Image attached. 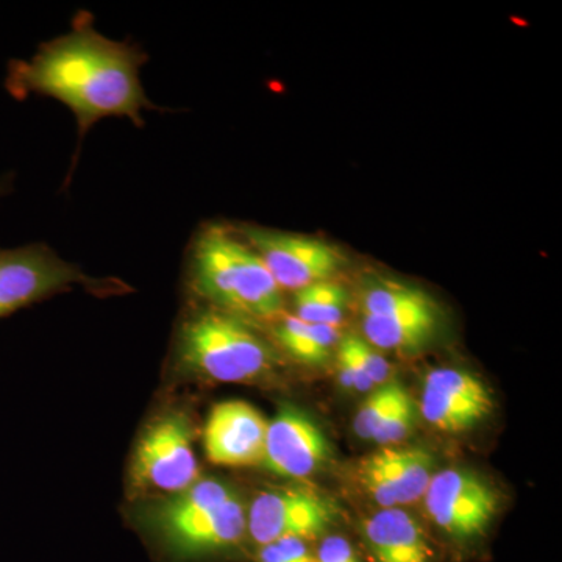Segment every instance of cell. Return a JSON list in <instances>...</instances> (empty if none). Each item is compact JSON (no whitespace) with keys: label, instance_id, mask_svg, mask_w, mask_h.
Segmentation results:
<instances>
[{"label":"cell","instance_id":"6da1fadb","mask_svg":"<svg viewBox=\"0 0 562 562\" xmlns=\"http://www.w3.org/2000/svg\"><path fill=\"white\" fill-rule=\"evenodd\" d=\"M147 61L138 44L106 38L95 31L92 14L79 11L69 33L40 44L31 60L9 63L5 90L16 101L36 94L65 103L76 116L80 150L95 122L127 117L140 128L144 110L162 111L140 83Z\"/></svg>","mask_w":562,"mask_h":562},{"label":"cell","instance_id":"7a4b0ae2","mask_svg":"<svg viewBox=\"0 0 562 562\" xmlns=\"http://www.w3.org/2000/svg\"><path fill=\"white\" fill-rule=\"evenodd\" d=\"M192 292L211 308L243 319H276L283 308L277 281L241 236L221 225L195 233L188 254Z\"/></svg>","mask_w":562,"mask_h":562},{"label":"cell","instance_id":"3957f363","mask_svg":"<svg viewBox=\"0 0 562 562\" xmlns=\"http://www.w3.org/2000/svg\"><path fill=\"white\" fill-rule=\"evenodd\" d=\"M176 361L179 371L198 379L247 383L272 373L279 355L243 317L210 306L180 325Z\"/></svg>","mask_w":562,"mask_h":562},{"label":"cell","instance_id":"277c9868","mask_svg":"<svg viewBox=\"0 0 562 562\" xmlns=\"http://www.w3.org/2000/svg\"><path fill=\"white\" fill-rule=\"evenodd\" d=\"M155 530L176 557H209L232 549L247 532L241 498L220 480H199L151 509Z\"/></svg>","mask_w":562,"mask_h":562},{"label":"cell","instance_id":"5b68a950","mask_svg":"<svg viewBox=\"0 0 562 562\" xmlns=\"http://www.w3.org/2000/svg\"><path fill=\"white\" fill-rule=\"evenodd\" d=\"M80 284L105 292L120 283L91 279L47 244L0 249V319Z\"/></svg>","mask_w":562,"mask_h":562},{"label":"cell","instance_id":"8992f818","mask_svg":"<svg viewBox=\"0 0 562 562\" xmlns=\"http://www.w3.org/2000/svg\"><path fill=\"white\" fill-rule=\"evenodd\" d=\"M438 324V306L419 288L380 280L362 295V331L375 349H420Z\"/></svg>","mask_w":562,"mask_h":562},{"label":"cell","instance_id":"52a82bcc","mask_svg":"<svg viewBox=\"0 0 562 562\" xmlns=\"http://www.w3.org/2000/svg\"><path fill=\"white\" fill-rule=\"evenodd\" d=\"M136 486L179 494L199 482L190 420L180 413L160 417L144 431L132 461Z\"/></svg>","mask_w":562,"mask_h":562},{"label":"cell","instance_id":"ba28073f","mask_svg":"<svg viewBox=\"0 0 562 562\" xmlns=\"http://www.w3.org/2000/svg\"><path fill=\"white\" fill-rule=\"evenodd\" d=\"M260 255L281 291H301L330 279L342 265V255L330 244L294 233L246 225L236 231Z\"/></svg>","mask_w":562,"mask_h":562},{"label":"cell","instance_id":"9c48e42d","mask_svg":"<svg viewBox=\"0 0 562 562\" xmlns=\"http://www.w3.org/2000/svg\"><path fill=\"white\" fill-rule=\"evenodd\" d=\"M432 522L454 539L483 535L498 508V497L479 475L446 469L431 476L424 495Z\"/></svg>","mask_w":562,"mask_h":562},{"label":"cell","instance_id":"30bf717a","mask_svg":"<svg viewBox=\"0 0 562 562\" xmlns=\"http://www.w3.org/2000/svg\"><path fill=\"white\" fill-rule=\"evenodd\" d=\"M336 508L313 491L272 490L255 498L247 513V532L260 546L280 539L314 538L335 522Z\"/></svg>","mask_w":562,"mask_h":562},{"label":"cell","instance_id":"8fae6325","mask_svg":"<svg viewBox=\"0 0 562 562\" xmlns=\"http://www.w3.org/2000/svg\"><path fill=\"white\" fill-rule=\"evenodd\" d=\"M492 408L490 390L471 372L441 368L425 379L420 413L436 430L453 435L471 430L490 416Z\"/></svg>","mask_w":562,"mask_h":562},{"label":"cell","instance_id":"7c38bea8","mask_svg":"<svg viewBox=\"0 0 562 562\" xmlns=\"http://www.w3.org/2000/svg\"><path fill=\"white\" fill-rule=\"evenodd\" d=\"M432 464L424 449H383L358 464V483L382 508H401L424 498Z\"/></svg>","mask_w":562,"mask_h":562},{"label":"cell","instance_id":"4fadbf2b","mask_svg":"<svg viewBox=\"0 0 562 562\" xmlns=\"http://www.w3.org/2000/svg\"><path fill=\"white\" fill-rule=\"evenodd\" d=\"M330 458V443L305 413L281 409L268 425L261 464L284 479L302 480L319 471Z\"/></svg>","mask_w":562,"mask_h":562},{"label":"cell","instance_id":"5bb4252c","mask_svg":"<svg viewBox=\"0 0 562 562\" xmlns=\"http://www.w3.org/2000/svg\"><path fill=\"white\" fill-rule=\"evenodd\" d=\"M269 422L241 401L222 402L206 420V457L220 465H257L265 458Z\"/></svg>","mask_w":562,"mask_h":562},{"label":"cell","instance_id":"9a60e30c","mask_svg":"<svg viewBox=\"0 0 562 562\" xmlns=\"http://www.w3.org/2000/svg\"><path fill=\"white\" fill-rule=\"evenodd\" d=\"M364 538L375 562H431L424 528L401 508L382 509L364 520Z\"/></svg>","mask_w":562,"mask_h":562},{"label":"cell","instance_id":"2e32d148","mask_svg":"<svg viewBox=\"0 0 562 562\" xmlns=\"http://www.w3.org/2000/svg\"><path fill=\"white\" fill-rule=\"evenodd\" d=\"M273 336L281 349L295 360L305 364H322L338 346L341 331L333 325L308 324L299 317L288 316L273 328Z\"/></svg>","mask_w":562,"mask_h":562},{"label":"cell","instance_id":"e0dca14e","mask_svg":"<svg viewBox=\"0 0 562 562\" xmlns=\"http://www.w3.org/2000/svg\"><path fill=\"white\" fill-rule=\"evenodd\" d=\"M349 305V294L330 280L317 281L295 292V317L308 324L339 327Z\"/></svg>","mask_w":562,"mask_h":562},{"label":"cell","instance_id":"ac0fdd59","mask_svg":"<svg viewBox=\"0 0 562 562\" xmlns=\"http://www.w3.org/2000/svg\"><path fill=\"white\" fill-rule=\"evenodd\" d=\"M408 395L405 387L398 382L384 383L373 391L364 403L353 422V430L362 439H372L380 425L387 419L392 409Z\"/></svg>","mask_w":562,"mask_h":562},{"label":"cell","instance_id":"d6986e66","mask_svg":"<svg viewBox=\"0 0 562 562\" xmlns=\"http://www.w3.org/2000/svg\"><path fill=\"white\" fill-rule=\"evenodd\" d=\"M414 422H416V408H414V403L408 394L392 409L387 419L372 436L371 441L382 443V446L401 442L413 430Z\"/></svg>","mask_w":562,"mask_h":562},{"label":"cell","instance_id":"ffe728a7","mask_svg":"<svg viewBox=\"0 0 562 562\" xmlns=\"http://www.w3.org/2000/svg\"><path fill=\"white\" fill-rule=\"evenodd\" d=\"M338 375L339 383L347 390L368 392L373 390L372 380L369 379L361 361L358 360L353 349H351L349 339L342 338L338 344Z\"/></svg>","mask_w":562,"mask_h":562},{"label":"cell","instance_id":"44dd1931","mask_svg":"<svg viewBox=\"0 0 562 562\" xmlns=\"http://www.w3.org/2000/svg\"><path fill=\"white\" fill-rule=\"evenodd\" d=\"M347 339H349L351 349H353L358 360L361 361L369 379L372 380L373 386H382V384L390 382L391 366L375 350V347H372L364 339L358 338V336L349 335Z\"/></svg>","mask_w":562,"mask_h":562},{"label":"cell","instance_id":"7402d4cb","mask_svg":"<svg viewBox=\"0 0 562 562\" xmlns=\"http://www.w3.org/2000/svg\"><path fill=\"white\" fill-rule=\"evenodd\" d=\"M260 562H314V557L303 539L286 538L262 546Z\"/></svg>","mask_w":562,"mask_h":562},{"label":"cell","instance_id":"603a6c76","mask_svg":"<svg viewBox=\"0 0 562 562\" xmlns=\"http://www.w3.org/2000/svg\"><path fill=\"white\" fill-rule=\"evenodd\" d=\"M314 562H361L347 539L330 536L321 543Z\"/></svg>","mask_w":562,"mask_h":562},{"label":"cell","instance_id":"cb8c5ba5","mask_svg":"<svg viewBox=\"0 0 562 562\" xmlns=\"http://www.w3.org/2000/svg\"><path fill=\"white\" fill-rule=\"evenodd\" d=\"M11 191H13V176L9 173V176L0 177V198L10 194Z\"/></svg>","mask_w":562,"mask_h":562}]
</instances>
